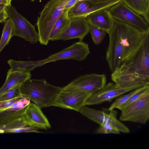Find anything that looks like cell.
I'll use <instances>...</instances> for the list:
<instances>
[{
  "label": "cell",
  "instance_id": "obj_1",
  "mask_svg": "<svg viewBox=\"0 0 149 149\" xmlns=\"http://www.w3.org/2000/svg\"><path fill=\"white\" fill-rule=\"evenodd\" d=\"M109 42L106 59L111 72L132 60L141 49L149 31H143L114 19L108 32Z\"/></svg>",
  "mask_w": 149,
  "mask_h": 149
},
{
  "label": "cell",
  "instance_id": "obj_2",
  "mask_svg": "<svg viewBox=\"0 0 149 149\" xmlns=\"http://www.w3.org/2000/svg\"><path fill=\"white\" fill-rule=\"evenodd\" d=\"M111 78L121 88L149 84V36L136 56L112 72Z\"/></svg>",
  "mask_w": 149,
  "mask_h": 149
},
{
  "label": "cell",
  "instance_id": "obj_3",
  "mask_svg": "<svg viewBox=\"0 0 149 149\" xmlns=\"http://www.w3.org/2000/svg\"><path fill=\"white\" fill-rule=\"evenodd\" d=\"M62 88L53 86L44 79H29L20 86L21 95L41 108L54 106Z\"/></svg>",
  "mask_w": 149,
  "mask_h": 149
},
{
  "label": "cell",
  "instance_id": "obj_4",
  "mask_svg": "<svg viewBox=\"0 0 149 149\" xmlns=\"http://www.w3.org/2000/svg\"><path fill=\"white\" fill-rule=\"evenodd\" d=\"M70 0H50L45 5L38 17L36 25L38 41L47 45L50 40L52 29L63 13L65 7Z\"/></svg>",
  "mask_w": 149,
  "mask_h": 149
},
{
  "label": "cell",
  "instance_id": "obj_5",
  "mask_svg": "<svg viewBox=\"0 0 149 149\" xmlns=\"http://www.w3.org/2000/svg\"><path fill=\"white\" fill-rule=\"evenodd\" d=\"M6 9L8 19L13 25V36L19 37L32 44L36 43L38 36L34 26L12 5L6 6Z\"/></svg>",
  "mask_w": 149,
  "mask_h": 149
},
{
  "label": "cell",
  "instance_id": "obj_6",
  "mask_svg": "<svg viewBox=\"0 0 149 149\" xmlns=\"http://www.w3.org/2000/svg\"><path fill=\"white\" fill-rule=\"evenodd\" d=\"M112 17L120 22L141 31H149V24L142 16L127 6L122 0L108 9Z\"/></svg>",
  "mask_w": 149,
  "mask_h": 149
},
{
  "label": "cell",
  "instance_id": "obj_7",
  "mask_svg": "<svg viewBox=\"0 0 149 149\" xmlns=\"http://www.w3.org/2000/svg\"><path fill=\"white\" fill-rule=\"evenodd\" d=\"M121 111L120 121L146 123L149 119V91Z\"/></svg>",
  "mask_w": 149,
  "mask_h": 149
},
{
  "label": "cell",
  "instance_id": "obj_8",
  "mask_svg": "<svg viewBox=\"0 0 149 149\" xmlns=\"http://www.w3.org/2000/svg\"><path fill=\"white\" fill-rule=\"evenodd\" d=\"M79 112L100 125L107 123L112 124L120 132L125 133L130 132L129 128L117 119V112L114 109L109 110L108 108H102V110H97L84 105Z\"/></svg>",
  "mask_w": 149,
  "mask_h": 149
},
{
  "label": "cell",
  "instance_id": "obj_9",
  "mask_svg": "<svg viewBox=\"0 0 149 149\" xmlns=\"http://www.w3.org/2000/svg\"><path fill=\"white\" fill-rule=\"evenodd\" d=\"M91 95L79 89L62 88L56 97L54 106L79 112Z\"/></svg>",
  "mask_w": 149,
  "mask_h": 149
},
{
  "label": "cell",
  "instance_id": "obj_10",
  "mask_svg": "<svg viewBox=\"0 0 149 149\" xmlns=\"http://www.w3.org/2000/svg\"><path fill=\"white\" fill-rule=\"evenodd\" d=\"M149 84H140L127 88H121L114 82L106 84L101 89L91 95L86 101L85 105H91L109 102L125 93L142 86Z\"/></svg>",
  "mask_w": 149,
  "mask_h": 149
},
{
  "label": "cell",
  "instance_id": "obj_11",
  "mask_svg": "<svg viewBox=\"0 0 149 149\" xmlns=\"http://www.w3.org/2000/svg\"><path fill=\"white\" fill-rule=\"evenodd\" d=\"M106 81L105 74L91 73L79 77L63 88L78 89L91 95L102 88Z\"/></svg>",
  "mask_w": 149,
  "mask_h": 149
},
{
  "label": "cell",
  "instance_id": "obj_12",
  "mask_svg": "<svg viewBox=\"0 0 149 149\" xmlns=\"http://www.w3.org/2000/svg\"><path fill=\"white\" fill-rule=\"evenodd\" d=\"M88 44L82 41L75 42L60 52L52 54L46 58L40 60L42 65L49 62L61 60H84L90 54Z\"/></svg>",
  "mask_w": 149,
  "mask_h": 149
},
{
  "label": "cell",
  "instance_id": "obj_13",
  "mask_svg": "<svg viewBox=\"0 0 149 149\" xmlns=\"http://www.w3.org/2000/svg\"><path fill=\"white\" fill-rule=\"evenodd\" d=\"M90 26L86 18L78 17L70 19V24L64 32L56 40H64L78 38L82 41L90 32Z\"/></svg>",
  "mask_w": 149,
  "mask_h": 149
},
{
  "label": "cell",
  "instance_id": "obj_14",
  "mask_svg": "<svg viewBox=\"0 0 149 149\" xmlns=\"http://www.w3.org/2000/svg\"><path fill=\"white\" fill-rule=\"evenodd\" d=\"M23 117L29 126L38 129L47 130L51 125L41 108L31 102L26 107Z\"/></svg>",
  "mask_w": 149,
  "mask_h": 149
},
{
  "label": "cell",
  "instance_id": "obj_15",
  "mask_svg": "<svg viewBox=\"0 0 149 149\" xmlns=\"http://www.w3.org/2000/svg\"><path fill=\"white\" fill-rule=\"evenodd\" d=\"M120 0L113 1L103 4L94 5L86 0H82L76 3L70 8L68 14L70 19L86 18L90 14L97 10L104 9H109Z\"/></svg>",
  "mask_w": 149,
  "mask_h": 149
},
{
  "label": "cell",
  "instance_id": "obj_16",
  "mask_svg": "<svg viewBox=\"0 0 149 149\" xmlns=\"http://www.w3.org/2000/svg\"><path fill=\"white\" fill-rule=\"evenodd\" d=\"M86 19L89 24L105 31L107 33L113 27L114 19L108 9L95 11L87 16Z\"/></svg>",
  "mask_w": 149,
  "mask_h": 149
},
{
  "label": "cell",
  "instance_id": "obj_17",
  "mask_svg": "<svg viewBox=\"0 0 149 149\" xmlns=\"http://www.w3.org/2000/svg\"><path fill=\"white\" fill-rule=\"evenodd\" d=\"M31 102L24 97L9 108L0 111V122L21 118L27 106Z\"/></svg>",
  "mask_w": 149,
  "mask_h": 149
},
{
  "label": "cell",
  "instance_id": "obj_18",
  "mask_svg": "<svg viewBox=\"0 0 149 149\" xmlns=\"http://www.w3.org/2000/svg\"><path fill=\"white\" fill-rule=\"evenodd\" d=\"M31 77L30 72L13 71L10 69L7 72L5 81L0 88V96L15 86L21 84Z\"/></svg>",
  "mask_w": 149,
  "mask_h": 149
},
{
  "label": "cell",
  "instance_id": "obj_19",
  "mask_svg": "<svg viewBox=\"0 0 149 149\" xmlns=\"http://www.w3.org/2000/svg\"><path fill=\"white\" fill-rule=\"evenodd\" d=\"M69 9L64 10L62 14L56 22L51 32L50 40H56L68 26L70 20V18L68 14Z\"/></svg>",
  "mask_w": 149,
  "mask_h": 149
},
{
  "label": "cell",
  "instance_id": "obj_20",
  "mask_svg": "<svg viewBox=\"0 0 149 149\" xmlns=\"http://www.w3.org/2000/svg\"><path fill=\"white\" fill-rule=\"evenodd\" d=\"M149 24V0H121Z\"/></svg>",
  "mask_w": 149,
  "mask_h": 149
},
{
  "label": "cell",
  "instance_id": "obj_21",
  "mask_svg": "<svg viewBox=\"0 0 149 149\" xmlns=\"http://www.w3.org/2000/svg\"><path fill=\"white\" fill-rule=\"evenodd\" d=\"M7 62L12 70L23 72H30L35 68L42 66L40 60L25 61L10 59Z\"/></svg>",
  "mask_w": 149,
  "mask_h": 149
},
{
  "label": "cell",
  "instance_id": "obj_22",
  "mask_svg": "<svg viewBox=\"0 0 149 149\" xmlns=\"http://www.w3.org/2000/svg\"><path fill=\"white\" fill-rule=\"evenodd\" d=\"M27 126H29L23 117L0 122V133H10L13 130Z\"/></svg>",
  "mask_w": 149,
  "mask_h": 149
},
{
  "label": "cell",
  "instance_id": "obj_23",
  "mask_svg": "<svg viewBox=\"0 0 149 149\" xmlns=\"http://www.w3.org/2000/svg\"><path fill=\"white\" fill-rule=\"evenodd\" d=\"M4 25L0 40V53L7 45L13 36V25L11 20L8 19L4 22Z\"/></svg>",
  "mask_w": 149,
  "mask_h": 149
},
{
  "label": "cell",
  "instance_id": "obj_24",
  "mask_svg": "<svg viewBox=\"0 0 149 149\" xmlns=\"http://www.w3.org/2000/svg\"><path fill=\"white\" fill-rule=\"evenodd\" d=\"M143 86L134 89L125 95H120L111 104L108 108V109L112 110L118 109L120 106L127 102L132 95L140 91Z\"/></svg>",
  "mask_w": 149,
  "mask_h": 149
},
{
  "label": "cell",
  "instance_id": "obj_25",
  "mask_svg": "<svg viewBox=\"0 0 149 149\" xmlns=\"http://www.w3.org/2000/svg\"><path fill=\"white\" fill-rule=\"evenodd\" d=\"M89 25L90 32L94 43L96 45L100 44L105 37L107 32L103 29Z\"/></svg>",
  "mask_w": 149,
  "mask_h": 149
},
{
  "label": "cell",
  "instance_id": "obj_26",
  "mask_svg": "<svg viewBox=\"0 0 149 149\" xmlns=\"http://www.w3.org/2000/svg\"><path fill=\"white\" fill-rule=\"evenodd\" d=\"M149 91V85L143 86L139 91L132 95L127 102L120 106L118 108L121 111L136 101L147 92Z\"/></svg>",
  "mask_w": 149,
  "mask_h": 149
},
{
  "label": "cell",
  "instance_id": "obj_27",
  "mask_svg": "<svg viewBox=\"0 0 149 149\" xmlns=\"http://www.w3.org/2000/svg\"><path fill=\"white\" fill-rule=\"evenodd\" d=\"M20 85L15 86L2 95L0 96V101L12 99L22 95L20 91Z\"/></svg>",
  "mask_w": 149,
  "mask_h": 149
},
{
  "label": "cell",
  "instance_id": "obj_28",
  "mask_svg": "<svg viewBox=\"0 0 149 149\" xmlns=\"http://www.w3.org/2000/svg\"><path fill=\"white\" fill-rule=\"evenodd\" d=\"M95 132L97 134H120V132L112 124L106 123L100 125Z\"/></svg>",
  "mask_w": 149,
  "mask_h": 149
},
{
  "label": "cell",
  "instance_id": "obj_29",
  "mask_svg": "<svg viewBox=\"0 0 149 149\" xmlns=\"http://www.w3.org/2000/svg\"><path fill=\"white\" fill-rule=\"evenodd\" d=\"M25 97L22 95L12 99L0 101V111L6 109L14 104L24 98Z\"/></svg>",
  "mask_w": 149,
  "mask_h": 149
},
{
  "label": "cell",
  "instance_id": "obj_30",
  "mask_svg": "<svg viewBox=\"0 0 149 149\" xmlns=\"http://www.w3.org/2000/svg\"><path fill=\"white\" fill-rule=\"evenodd\" d=\"M37 129L29 126L15 129L11 130L10 133H20L24 132H39Z\"/></svg>",
  "mask_w": 149,
  "mask_h": 149
},
{
  "label": "cell",
  "instance_id": "obj_31",
  "mask_svg": "<svg viewBox=\"0 0 149 149\" xmlns=\"http://www.w3.org/2000/svg\"><path fill=\"white\" fill-rule=\"evenodd\" d=\"M6 6L5 4H0V23L4 22L8 19Z\"/></svg>",
  "mask_w": 149,
  "mask_h": 149
},
{
  "label": "cell",
  "instance_id": "obj_32",
  "mask_svg": "<svg viewBox=\"0 0 149 149\" xmlns=\"http://www.w3.org/2000/svg\"><path fill=\"white\" fill-rule=\"evenodd\" d=\"M84 0H81V1ZM90 3L94 5H97L109 3L113 1L118 0H85Z\"/></svg>",
  "mask_w": 149,
  "mask_h": 149
},
{
  "label": "cell",
  "instance_id": "obj_33",
  "mask_svg": "<svg viewBox=\"0 0 149 149\" xmlns=\"http://www.w3.org/2000/svg\"><path fill=\"white\" fill-rule=\"evenodd\" d=\"M12 0H0V4H5L6 6L11 5V2Z\"/></svg>",
  "mask_w": 149,
  "mask_h": 149
},
{
  "label": "cell",
  "instance_id": "obj_34",
  "mask_svg": "<svg viewBox=\"0 0 149 149\" xmlns=\"http://www.w3.org/2000/svg\"><path fill=\"white\" fill-rule=\"evenodd\" d=\"M31 0V1H35V0Z\"/></svg>",
  "mask_w": 149,
  "mask_h": 149
}]
</instances>
